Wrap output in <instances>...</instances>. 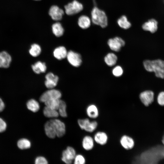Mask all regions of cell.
<instances>
[{
  "instance_id": "6da1fadb",
  "label": "cell",
  "mask_w": 164,
  "mask_h": 164,
  "mask_svg": "<svg viewBox=\"0 0 164 164\" xmlns=\"http://www.w3.org/2000/svg\"><path fill=\"white\" fill-rule=\"evenodd\" d=\"M143 65L147 71L154 72L157 78L164 79V60L160 59L146 60L143 61Z\"/></svg>"
},
{
  "instance_id": "7a4b0ae2",
  "label": "cell",
  "mask_w": 164,
  "mask_h": 164,
  "mask_svg": "<svg viewBox=\"0 0 164 164\" xmlns=\"http://www.w3.org/2000/svg\"><path fill=\"white\" fill-rule=\"evenodd\" d=\"M91 22L102 28L106 27L108 25V19L105 12L97 7L92 9L91 13Z\"/></svg>"
},
{
  "instance_id": "3957f363",
  "label": "cell",
  "mask_w": 164,
  "mask_h": 164,
  "mask_svg": "<svg viewBox=\"0 0 164 164\" xmlns=\"http://www.w3.org/2000/svg\"><path fill=\"white\" fill-rule=\"evenodd\" d=\"M62 96L61 92L58 90L50 89L44 92L40 96L39 100L42 102L50 100L60 99Z\"/></svg>"
},
{
  "instance_id": "277c9868",
  "label": "cell",
  "mask_w": 164,
  "mask_h": 164,
  "mask_svg": "<svg viewBox=\"0 0 164 164\" xmlns=\"http://www.w3.org/2000/svg\"><path fill=\"white\" fill-rule=\"evenodd\" d=\"M83 5L78 1L74 0L64 6L65 12L68 15H73L77 14L82 10Z\"/></svg>"
},
{
  "instance_id": "5b68a950",
  "label": "cell",
  "mask_w": 164,
  "mask_h": 164,
  "mask_svg": "<svg viewBox=\"0 0 164 164\" xmlns=\"http://www.w3.org/2000/svg\"><path fill=\"white\" fill-rule=\"evenodd\" d=\"M78 123L82 129L90 132L94 131L97 126V121H90L88 118L78 119Z\"/></svg>"
},
{
  "instance_id": "8992f818",
  "label": "cell",
  "mask_w": 164,
  "mask_h": 164,
  "mask_svg": "<svg viewBox=\"0 0 164 164\" xmlns=\"http://www.w3.org/2000/svg\"><path fill=\"white\" fill-rule=\"evenodd\" d=\"M66 57L69 63L73 67H79L82 63L80 55L73 51L70 50L68 52Z\"/></svg>"
},
{
  "instance_id": "52a82bcc",
  "label": "cell",
  "mask_w": 164,
  "mask_h": 164,
  "mask_svg": "<svg viewBox=\"0 0 164 164\" xmlns=\"http://www.w3.org/2000/svg\"><path fill=\"white\" fill-rule=\"evenodd\" d=\"M125 44V42L124 40L118 37L110 39L108 41V44L110 49L116 52L119 51Z\"/></svg>"
},
{
  "instance_id": "ba28073f",
  "label": "cell",
  "mask_w": 164,
  "mask_h": 164,
  "mask_svg": "<svg viewBox=\"0 0 164 164\" xmlns=\"http://www.w3.org/2000/svg\"><path fill=\"white\" fill-rule=\"evenodd\" d=\"M76 156V152L72 147L68 146L62 153V160L67 164H71Z\"/></svg>"
},
{
  "instance_id": "9c48e42d",
  "label": "cell",
  "mask_w": 164,
  "mask_h": 164,
  "mask_svg": "<svg viewBox=\"0 0 164 164\" xmlns=\"http://www.w3.org/2000/svg\"><path fill=\"white\" fill-rule=\"evenodd\" d=\"M139 97L143 104L145 106H148L154 101V93L152 91L146 90L141 92Z\"/></svg>"
},
{
  "instance_id": "30bf717a",
  "label": "cell",
  "mask_w": 164,
  "mask_h": 164,
  "mask_svg": "<svg viewBox=\"0 0 164 164\" xmlns=\"http://www.w3.org/2000/svg\"><path fill=\"white\" fill-rule=\"evenodd\" d=\"M64 13L63 10L56 5L51 6L49 11V14L51 18L56 21L60 20Z\"/></svg>"
},
{
  "instance_id": "8fae6325",
  "label": "cell",
  "mask_w": 164,
  "mask_h": 164,
  "mask_svg": "<svg viewBox=\"0 0 164 164\" xmlns=\"http://www.w3.org/2000/svg\"><path fill=\"white\" fill-rule=\"evenodd\" d=\"M45 77V84L47 88L52 89L56 86L59 80L58 76L51 72H49L46 75Z\"/></svg>"
},
{
  "instance_id": "7c38bea8",
  "label": "cell",
  "mask_w": 164,
  "mask_h": 164,
  "mask_svg": "<svg viewBox=\"0 0 164 164\" xmlns=\"http://www.w3.org/2000/svg\"><path fill=\"white\" fill-rule=\"evenodd\" d=\"M44 130L48 137L53 138L56 136L55 126L53 119L47 121L44 125Z\"/></svg>"
},
{
  "instance_id": "4fadbf2b",
  "label": "cell",
  "mask_w": 164,
  "mask_h": 164,
  "mask_svg": "<svg viewBox=\"0 0 164 164\" xmlns=\"http://www.w3.org/2000/svg\"><path fill=\"white\" fill-rule=\"evenodd\" d=\"M143 30L152 33L155 32L158 28V22L154 19H152L144 23L142 26Z\"/></svg>"
},
{
  "instance_id": "5bb4252c",
  "label": "cell",
  "mask_w": 164,
  "mask_h": 164,
  "mask_svg": "<svg viewBox=\"0 0 164 164\" xmlns=\"http://www.w3.org/2000/svg\"><path fill=\"white\" fill-rule=\"evenodd\" d=\"M54 124L56 136L60 138L63 136L65 133L66 127L64 123L57 119H53Z\"/></svg>"
},
{
  "instance_id": "9a60e30c",
  "label": "cell",
  "mask_w": 164,
  "mask_h": 164,
  "mask_svg": "<svg viewBox=\"0 0 164 164\" xmlns=\"http://www.w3.org/2000/svg\"><path fill=\"white\" fill-rule=\"evenodd\" d=\"M10 55L5 51L0 53V67L7 68L9 66L11 62Z\"/></svg>"
},
{
  "instance_id": "2e32d148",
  "label": "cell",
  "mask_w": 164,
  "mask_h": 164,
  "mask_svg": "<svg viewBox=\"0 0 164 164\" xmlns=\"http://www.w3.org/2000/svg\"><path fill=\"white\" fill-rule=\"evenodd\" d=\"M120 142L122 146L127 150L132 149L135 144L134 140L131 137L126 135H123L121 137Z\"/></svg>"
},
{
  "instance_id": "e0dca14e",
  "label": "cell",
  "mask_w": 164,
  "mask_h": 164,
  "mask_svg": "<svg viewBox=\"0 0 164 164\" xmlns=\"http://www.w3.org/2000/svg\"><path fill=\"white\" fill-rule=\"evenodd\" d=\"M67 53L66 48L63 46L56 48L53 52L54 57L58 60H61L66 57Z\"/></svg>"
},
{
  "instance_id": "ac0fdd59",
  "label": "cell",
  "mask_w": 164,
  "mask_h": 164,
  "mask_svg": "<svg viewBox=\"0 0 164 164\" xmlns=\"http://www.w3.org/2000/svg\"><path fill=\"white\" fill-rule=\"evenodd\" d=\"M91 22V19L89 17L86 15H82L78 18V24L80 28L86 29L90 27Z\"/></svg>"
},
{
  "instance_id": "d6986e66",
  "label": "cell",
  "mask_w": 164,
  "mask_h": 164,
  "mask_svg": "<svg viewBox=\"0 0 164 164\" xmlns=\"http://www.w3.org/2000/svg\"><path fill=\"white\" fill-rule=\"evenodd\" d=\"M33 71L36 74L43 73L46 70V66L45 63L40 61L36 62L32 66Z\"/></svg>"
},
{
  "instance_id": "ffe728a7",
  "label": "cell",
  "mask_w": 164,
  "mask_h": 164,
  "mask_svg": "<svg viewBox=\"0 0 164 164\" xmlns=\"http://www.w3.org/2000/svg\"><path fill=\"white\" fill-rule=\"evenodd\" d=\"M108 139L107 135L102 132H97L94 136V139L96 142L101 145L105 144L107 142Z\"/></svg>"
},
{
  "instance_id": "44dd1931",
  "label": "cell",
  "mask_w": 164,
  "mask_h": 164,
  "mask_svg": "<svg viewBox=\"0 0 164 164\" xmlns=\"http://www.w3.org/2000/svg\"><path fill=\"white\" fill-rule=\"evenodd\" d=\"M117 24L121 28L127 29L131 26V22L128 21L127 17L125 15L121 16L117 20Z\"/></svg>"
},
{
  "instance_id": "7402d4cb",
  "label": "cell",
  "mask_w": 164,
  "mask_h": 164,
  "mask_svg": "<svg viewBox=\"0 0 164 164\" xmlns=\"http://www.w3.org/2000/svg\"><path fill=\"white\" fill-rule=\"evenodd\" d=\"M52 29L53 34L58 37L62 36L64 33V30L63 27L61 24L58 22L53 24Z\"/></svg>"
},
{
  "instance_id": "603a6c76",
  "label": "cell",
  "mask_w": 164,
  "mask_h": 164,
  "mask_svg": "<svg viewBox=\"0 0 164 164\" xmlns=\"http://www.w3.org/2000/svg\"><path fill=\"white\" fill-rule=\"evenodd\" d=\"M94 142L93 138L90 136H86L83 139L82 146L86 150H90L93 148Z\"/></svg>"
},
{
  "instance_id": "cb8c5ba5",
  "label": "cell",
  "mask_w": 164,
  "mask_h": 164,
  "mask_svg": "<svg viewBox=\"0 0 164 164\" xmlns=\"http://www.w3.org/2000/svg\"><path fill=\"white\" fill-rule=\"evenodd\" d=\"M86 112L87 115L91 118H96L98 116V109L94 105L91 104L87 108Z\"/></svg>"
},
{
  "instance_id": "d4e9b609",
  "label": "cell",
  "mask_w": 164,
  "mask_h": 164,
  "mask_svg": "<svg viewBox=\"0 0 164 164\" xmlns=\"http://www.w3.org/2000/svg\"><path fill=\"white\" fill-rule=\"evenodd\" d=\"M44 115L48 118H57L59 115V113L57 110L52 109L46 106H45L43 110Z\"/></svg>"
},
{
  "instance_id": "484cf974",
  "label": "cell",
  "mask_w": 164,
  "mask_h": 164,
  "mask_svg": "<svg viewBox=\"0 0 164 164\" xmlns=\"http://www.w3.org/2000/svg\"><path fill=\"white\" fill-rule=\"evenodd\" d=\"M117 57L114 53H109L104 57V60L106 64L109 66H112L117 62Z\"/></svg>"
},
{
  "instance_id": "4316f807",
  "label": "cell",
  "mask_w": 164,
  "mask_h": 164,
  "mask_svg": "<svg viewBox=\"0 0 164 164\" xmlns=\"http://www.w3.org/2000/svg\"><path fill=\"white\" fill-rule=\"evenodd\" d=\"M26 105L28 109L34 112L38 111L40 108L39 104L34 99H31L28 101Z\"/></svg>"
},
{
  "instance_id": "83f0119b",
  "label": "cell",
  "mask_w": 164,
  "mask_h": 164,
  "mask_svg": "<svg viewBox=\"0 0 164 164\" xmlns=\"http://www.w3.org/2000/svg\"><path fill=\"white\" fill-rule=\"evenodd\" d=\"M41 49L39 45L34 43L31 45L29 52L30 54L33 57H36L40 54Z\"/></svg>"
},
{
  "instance_id": "f1b7e54d",
  "label": "cell",
  "mask_w": 164,
  "mask_h": 164,
  "mask_svg": "<svg viewBox=\"0 0 164 164\" xmlns=\"http://www.w3.org/2000/svg\"><path fill=\"white\" fill-rule=\"evenodd\" d=\"M60 99L50 100L44 103L46 106L52 109L57 110L60 104Z\"/></svg>"
},
{
  "instance_id": "f546056e",
  "label": "cell",
  "mask_w": 164,
  "mask_h": 164,
  "mask_svg": "<svg viewBox=\"0 0 164 164\" xmlns=\"http://www.w3.org/2000/svg\"><path fill=\"white\" fill-rule=\"evenodd\" d=\"M17 145L20 149H26L30 148L31 143L26 138H22L18 141Z\"/></svg>"
},
{
  "instance_id": "4dcf8cb0",
  "label": "cell",
  "mask_w": 164,
  "mask_h": 164,
  "mask_svg": "<svg viewBox=\"0 0 164 164\" xmlns=\"http://www.w3.org/2000/svg\"><path fill=\"white\" fill-rule=\"evenodd\" d=\"M66 109V104L65 102L63 100H60L58 110L59 114L62 117L65 118L67 116Z\"/></svg>"
},
{
  "instance_id": "1f68e13d",
  "label": "cell",
  "mask_w": 164,
  "mask_h": 164,
  "mask_svg": "<svg viewBox=\"0 0 164 164\" xmlns=\"http://www.w3.org/2000/svg\"><path fill=\"white\" fill-rule=\"evenodd\" d=\"M157 101L159 105L164 106V91H161L159 93L157 97Z\"/></svg>"
},
{
  "instance_id": "d6a6232c",
  "label": "cell",
  "mask_w": 164,
  "mask_h": 164,
  "mask_svg": "<svg viewBox=\"0 0 164 164\" xmlns=\"http://www.w3.org/2000/svg\"><path fill=\"white\" fill-rule=\"evenodd\" d=\"M123 73L122 68L120 66H117L113 69L112 73L115 77H118L121 76Z\"/></svg>"
},
{
  "instance_id": "836d02e7",
  "label": "cell",
  "mask_w": 164,
  "mask_h": 164,
  "mask_svg": "<svg viewBox=\"0 0 164 164\" xmlns=\"http://www.w3.org/2000/svg\"><path fill=\"white\" fill-rule=\"evenodd\" d=\"M74 160L75 164H84L85 162L84 158L81 155H76Z\"/></svg>"
},
{
  "instance_id": "e575fe53",
  "label": "cell",
  "mask_w": 164,
  "mask_h": 164,
  "mask_svg": "<svg viewBox=\"0 0 164 164\" xmlns=\"http://www.w3.org/2000/svg\"><path fill=\"white\" fill-rule=\"evenodd\" d=\"M36 164H47L48 161L44 157L40 156L36 158L35 160Z\"/></svg>"
},
{
  "instance_id": "d590c367",
  "label": "cell",
  "mask_w": 164,
  "mask_h": 164,
  "mask_svg": "<svg viewBox=\"0 0 164 164\" xmlns=\"http://www.w3.org/2000/svg\"><path fill=\"white\" fill-rule=\"evenodd\" d=\"M6 124L5 121L0 118V133L4 131L6 128Z\"/></svg>"
},
{
  "instance_id": "8d00e7d4",
  "label": "cell",
  "mask_w": 164,
  "mask_h": 164,
  "mask_svg": "<svg viewBox=\"0 0 164 164\" xmlns=\"http://www.w3.org/2000/svg\"><path fill=\"white\" fill-rule=\"evenodd\" d=\"M5 108V104L2 99L0 98V112L3 111Z\"/></svg>"
},
{
  "instance_id": "74e56055",
  "label": "cell",
  "mask_w": 164,
  "mask_h": 164,
  "mask_svg": "<svg viewBox=\"0 0 164 164\" xmlns=\"http://www.w3.org/2000/svg\"><path fill=\"white\" fill-rule=\"evenodd\" d=\"M35 0V1H39V0Z\"/></svg>"
},
{
  "instance_id": "f35d334b",
  "label": "cell",
  "mask_w": 164,
  "mask_h": 164,
  "mask_svg": "<svg viewBox=\"0 0 164 164\" xmlns=\"http://www.w3.org/2000/svg\"><path fill=\"white\" fill-rule=\"evenodd\" d=\"M163 137H164V135H163Z\"/></svg>"
},
{
  "instance_id": "ab89813d",
  "label": "cell",
  "mask_w": 164,
  "mask_h": 164,
  "mask_svg": "<svg viewBox=\"0 0 164 164\" xmlns=\"http://www.w3.org/2000/svg\"><path fill=\"white\" fill-rule=\"evenodd\" d=\"M163 0V2L164 3V0Z\"/></svg>"
}]
</instances>
